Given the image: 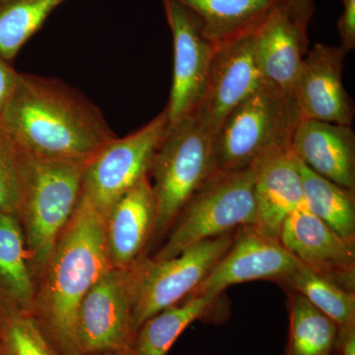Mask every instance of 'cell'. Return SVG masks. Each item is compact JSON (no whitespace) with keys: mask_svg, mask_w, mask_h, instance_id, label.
Returning a JSON list of instances; mask_svg holds the SVG:
<instances>
[{"mask_svg":"<svg viewBox=\"0 0 355 355\" xmlns=\"http://www.w3.org/2000/svg\"><path fill=\"white\" fill-rule=\"evenodd\" d=\"M169 128L167 112L127 137H114L85 166L83 197L103 216L140 181L149 177L154 157Z\"/></svg>","mask_w":355,"mask_h":355,"instance_id":"obj_8","label":"cell"},{"mask_svg":"<svg viewBox=\"0 0 355 355\" xmlns=\"http://www.w3.org/2000/svg\"><path fill=\"white\" fill-rule=\"evenodd\" d=\"M65 0H0V57L13 62L33 35Z\"/></svg>","mask_w":355,"mask_h":355,"instance_id":"obj_25","label":"cell"},{"mask_svg":"<svg viewBox=\"0 0 355 355\" xmlns=\"http://www.w3.org/2000/svg\"><path fill=\"white\" fill-rule=\"evenodd\" d=\"M18 76L19 71L14 69L12 62L0 57V116L12 95Z\"/></svg>","mask_w":355,"mask_h":355,"instance_id":"obj_29","label":"cell"},{"mask_svg":"<svg viewBox=\"0 0 355 355\" xmlns=\"http://www.w3.org/2000/svg\"><path fill=\"white\" fill-rule=\"evenodd\" d=\"M301 119L294 98L265 81L228 114L214 135L216 171L246 169L263 153L291 146Z\"/></svg>","mask_w":355,"mask_h":355,"instance_id":"obj_5","label":"cell"},{"mask_svg":"<svg viewBox=\"0 0 355 355\" xmlns=\"http://www.w3.org/2000/svg\"><path fill=\"white\" fill-rule=\"evenodd\" d=\"M218 297L216 294L191 296L149 318L137 331L132 355H167L191 324L209 317Z\"/></svg>","mask_w":355,"mask_h":355,"instance_id":"obj_21","label":"cell"},{"mask_svg":"<svg viewBox=\"0 0 355 355\" xmlns=\"http://www.w3.org/2000/svg\"><path fill=\"white\" fill-rule=\"evenodd\" d=\"M234 232L197 243L174 258L158 261L146 256L135 263V333L149 318L179 304L197 291L227 252Z\"/></svg>","mask_w":355,"mask_h":355,"instance_id":"obj_7","label":"cell"},{"mask_svg":"<svg viewBox=\"0 0 355 355\" xmlns=\"http://www.w3.org/2000/svg\"><path fill=\"white\" fill-rule=\"evenodd\" d=\"M27 154L0 123V211L17 216L25 184Z\"/></svg>","mask_w":355,"mask_h":355,"instance_id":"obj_27","label":"cell"},{"mask_svg":"<svg viewBox=\"0 0 355 355\" xmlns=\"http://www.w3.org/2000/svg\"><path fill=\"white\" fill-rule=\"evenodd\" d=\"M279 242L299 263L355 291V243L343 239L305 207L286 217Z\"/></svg>","mask_w":355,"mask_h":355,"instance_id":"obj_14","label":"cell"},{"mask_svg":"<svg viewBox=\"0 0 355 355\" xmlns=\"http://www.w3.org/2000/svg\"><path fill=\"white\" fill-rule=\"evenodd\" d=\"M284 6L298 22L307 27L315 11V0H284Z\"/></svg>","mask_w":355,"mask_h":355,"instance_id":"obj_30","label":"cell"},{"mask_svg":"<svg viewBox=\"0 0 355 355\" xmlns=\"http://www.w3.org/2000/svg\"><path fill=\"white\" fill-rule=\"evenodd\" d=\"M0 355H4V354H3V352H2L1 349H0Z\"/></svg>","mask_w":355,"mask_h":355,"instance_id":"obj_33","label":"cell"},{"mask_svg":"<svg viewBox=\"0 0 355 355\" xmlns=\"http://www.w3.org/2000/svg\"><path fill=\"white\" fill-rule=\"evenodd\" d=\"M333 355H355V324L340 329Z\"/></svg>","mask_w":355,"mask_h":355,"instance_id":"obj_31","label":"cell"},{"mask_svg":"<svg viewBox=\"0 0 355 355\" xmlns=\"http://www.w3.org/2000/svg\"><path fill=\"white\" fill-rule=\"evenodd\" d=\"M110 268L105 217L81 196L37 280L28 311L60 355H83L77 340L79 307Z\"/></svg>","mask_w":355,"mask_h":355,"instance_id":"obj_2","label":"cell"},{"mask_svg":"<svg viewBox=\"0 0 355 355\" xmlns=\"http://www.w3.org/2000/svg\"><path fill=\"white\" fill-rule=\"evenodd\" d=\"M155 224V198L148 177L121 196L105 216L110 266L128 268L148 256Z\"/></svg>","mask_w":355,"mask_h":355,"instance_id":"obj_16","label":"cell"},{"mask_svg":"<svg viewBox=\"0 0 355 355\" xmlns=\"http://www.w3.org/2000/svg\"><path fill=\"white\" fill-rule=\"evenodd\" d=\"M0 349L4 355H60L28 311L1 299Z\"/></svg>","mask_w":355,"mask_h":355,"instance_id":"obj_26","label":"cell"},{"mask_svg":"<svg viewBox=\"0 0 355 355\" xmlns=\"http://www.w3.org/2000/svg\"><path fill=\"white\" fill-rule=\"evenodd\" d=\"M137 292L135 265L110 268L87 292L77 315V340L83 355L132 349V314Z\"/></svg>","mask_w":355,"mask_h":355,"instance_id":"obj_9","label":"cell"},{"mask_svg":"<svg viewBox=\"0 0 355 355\" xmlns=\"http://www.w3.org/2000/svg\"><path fill=\"white\" fill-rule=\"evenodd\" d=\"M174 43V71L167 112L169 125L197 111L207 88L217 46L203 35L193 13L172 0H162Z\"/></svg>","mask_w":355,"mask_h":355,"instance_id":"obj_10","label":"cell"},{"mask_svg":"<svg viewBox=\"0 0 355 355\" xmlns=\"http://www.w3.org/2000/svg\"><path fill=\"white\" fill-rule=\"evenodd\" d=\"M305 207L343 239L355 243V195L317 174L298 159Z\"/></svg>","mask_w":355,"mask_h":355,"instance_id":"obj_23","label":"cell"},{"mask_svg":"<svg viewBox=\"0 0 355 355\" xmlns=\"http://www.w3.org/2000/svg\"><path fill=\"white\" fill-rule=\"evenodd\" d=\"M347 53L324 44L307 51L293 92L301 118L352 125L354 104L343 81Z\"/></svg>","mask_w":355,"mask_h":355,"instance_id":"obj_13","label":"cell"},{"mask_svg":"<svg viewBox=\"0 0 355 355\" xmlns=\"http://www.w3.org/2000/svg\"><path fill=\"white\" fill-rule=\"evenodd\" d=\"M0 123L26 154L41 160L86 165L116 137L80 91L22 72Z\"/></svg>","mask_w":355,"mask_h":355,"instance_id":"obj_1","label":"cell"},{"mask_svg":"<svg viewBox=\"0 0 355 355\" xmlns=\"http://www.w3.org/2000/svg\"><path fill=\"white\" fill-rule=\"evenodd\" d=\"M254 33L221 44L214 53L205 95L193 114L211 137L228 114L265 83L254 55Z\"/></svg>","mask_w":355,"mask_h":355,"instance_id":"obj_11","label":"cell"},{"mask_svg":"<svg viewBox=\"0 0 355 355\" xmlns=\"http://www.w3.org/2000/svg\"><path fill=\"white\" fill-rule=\"evenodd\" d=\"M307 46V27L280 4L254 33V55L265 81L293 98Z\"/></svg>","mask_w":355,"mask_h":355,"instance_id":"obj_17","label":"cell"},{"mask_svg":"<svg viewBox=\"0 0 355 355\" xmlns=\"http://www.w3.org/2000/svg\"><path fill=\"white\" fill-rule=\"evenodd\" d=\"M256 193V225L265 234L279 240L286 217L305 207L298 158L291 146L263 153L251 165Z\"/></svg>","mask_w":355,"mask_h":355,"instance_id":"obj_15","label":"cell"},{"mask_svg":"<svg viewBox=\"0 0 355 355\" xmlns=\"http://www.w3.org/2000/svg\"><path fill=\"white\" fill-rule=\"evenodd\" d=\"M289 316L286 355H333L340 328L298 292L287 288Z\"/></svg>","mask_w":355,"mask_h":355,"instance_id":"obj_22","label":"cell"},{"mask_svg":"<svg viewBox=\"0 0 355 355\" xmlns=\"http://www.w3.org/2000/svg\"><path fill=\"white\" fill-rule=\"evenodd\" d=\"M282 286L293 289L333 320L338 328L355 324V291L299 263Z\"/></svg>","mask_w":355,"mask_h":355,"instance_id":"obj_24","label":"cell"},{"mask_svg":"<svg viewBox=\"0 0 355 355\" xmlns=\"http://www.w3.org/2000/svg\"><path fill=\"white\" fill-rule=\"evenodd\" d=\"M343 12L338 23L340 48L345 53L355 48V0H342Z\"/></svg>","mask_w":355,"mask_h":355,"instance_id":"obj_28","label":"cell"},{"mask_svg":"<svg viewBox=\"0 0 355 355\" xmlns=\"http://www.w3.org/2000/svg\"><path fill=\"white\" fill-rule=\"evenodd\" d=\"M85 166L41 160L27 154L17 216L36 282L80 202Z\"/></svg>","mask_w":355,"mask_h":355,"instance_id":"obj_4","label":"cell"},{"mask_svg":"<svg viewBox=\"0 0 355 355\" xmlns=\"http://www.w3.org/2000/svg\"><path fill=\"white\" fill-rule=\"evenodd\" d=\"M216 171L214 137L195 116L169 125L149 174L156 202L151 248L163 242L184 203Z\"/></svg>","mask_w":355,"mask_h":355,"instance_id":"obj_6","label":"cell"},{"mask_svg":"<svg viewBox=\"0 0 355 355\" xmlns=\"http://www.w3.org/2000/svg\"><path fill=\"white\" fill-rule=\"evenodd\" d=\"M197 17L216 46L257 31L284 0H172Z\"/></svg>","mask_w":355,"mask_h":355,"instance_id":"obj_19","label":"cell"},{"mask_svg":"<svg viewBox=\"0 0 355 355\" xmlns=\"http://www.w3.org/2000/svg\"><path fill=\"white\" fill-rule=\"evenodd\" d=\"M298 265L279 240L254 225L243 226L235 231L227 252L191 296L220 295L229 286L254 280L282 284Z\"/></svg>","mask_w":355,"mask_h":355,"instance_id":"obj_12","label":"cell"},{"mask_svg":"<svg viewBox=\"0 0 355 355\" xmlns=\"http://www.w3.org/2000/svg\"><path fill=\"white\" fill-rule=\"evenodd\" d=\"M258 209L252 167L216 171L180 210L153 260L174 258L210 238L256 225Z\"/></svg>","mask_w":355,"mask_h":355,"instance_id":"obj_3","label":"cell"},{"mask_svg":"<svg viewBox=\"0 0 355 355\" xmlns=\"http://www.w3.org/2000/svg\"><path fill=\"white\" fill-rule=\"evenodd\" d=\"M36 288L19 218L0 211V299L29 311Z\"/></svg>","mask_w":355,"mask_h":355,"instance_id":"obj_20","label":"cell"},{"mask_svg":"<svg viewBox=\"0 0 355 355\" xmlns=\"http://www.w3.org/2000/svg\"><path fill=\"white\" fill-rule=\"evenodd\" d=\"M291 147L311 170L355 191V135L350 125L301 119Z\"/></svg>","mask_w":355,"mask_h":355,"instance_id":"obj_18","label":"cell"},{"mask_svg":"<svg viewBox=\"0 0 355 355\" xmlns=\"http://www.w3.org/2000/svg\"><path fill=\"white\" fill-rule=\"evenodd\" d=\"M92 355H132V349L125 350V352H111V354H99Z\"/></svg>","mask_w":355,"mask_h":355,"instance_id":"obj_32","label":"cell"}]
</instances>
